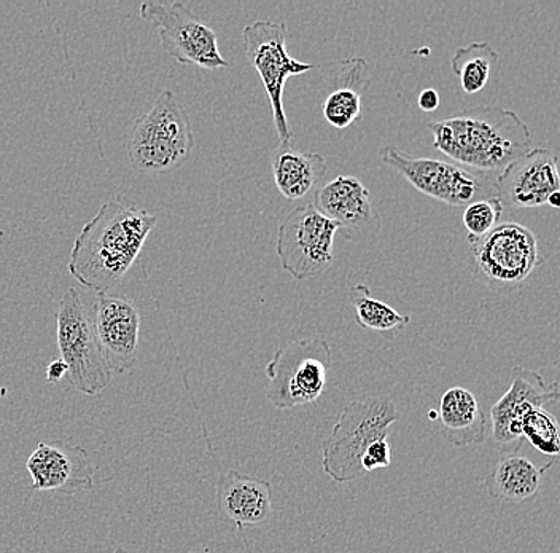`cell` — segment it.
I'll use <instances>...</instances> for the list:
<instances>
[{"mask_svg": "<svg viewBox=\"0 0 560 553\" xmlns=\"http://www.w3.org/2000/svg\"><path fill=\"white\" fill-rule=\"evenodd\" d=\"M339 227L313 205L296 206L279 223L276 252L280 267L296 281L322 275L332 262Z\"/></svg>", "mask_w": 560, "mask_h": 553, "instance_id": "obj_10", "label": "cell"}, {"mask_svg": "<svg viewBox=\"0 0 560 553\" xmlns=\"http://www.w3.org/2000/svg\"><path fill=\"white\" fill-rule=\"evenodd\" d=\"M349 302L355 311L357 324L381 337L395 339L411 322L409 314L398 313L390 304L371 297L370 287L359 283L349 289Z\"/></svg>", "mask_w": 560, "mask_h": 553, "instance_id": "obj_22", "label": "cell"}, {"mask_svg": "<svg viewBox=\"0 0 560 553\" xmlns=\"http://www.w3.org/2000/svg\"><path fill=\"white\" fill-rule=\"evenodd\" d=\"M549 463L537 468L528 458L506 454L486 477L490 498L505 503H523L534 498L541 486L542 474L552 468Z\"/></svg>", "mask_w": 560, "mask_h": 553, "instance_id": "obj_21", "label": "cell"}, {"mask_svg": "<svg viewBox=\"0 0 560 553\" xmlns=\"http://www.w3.org/2000/svg\"><path fill=\"white\" fill-rule=\"evenodd\" d=\"M327 160L320 153L300 152L292 146H279L272 153L271 171L276 187L290 201L315 194L327 174Z\"/></svg>", "mask_w": 560, "mask_h": 553, "instance_id": "obj_20", "label": "cell"}, {"mask_svg": "<svg viewBox=\"0 0 560 553\" xmlns=\"http://www.w3.org/2000/svg\"><path fill=\"white\" fill-rule=\"evenodd\" d=\"M244 50L252 68L260 76L272 108V120L278 131L279 146H290L293 133L283 108V89L287 80L317 69V65L301 62L287 50L289 27L285 23L262 20L243 30Z\"/></svg>", "mask_w": 560, "mask_h": 553, "instance_id": "obj_7", "label": "cell"}, {"mask_svg": "<svg viewBox=\"0 0 560 553\" xmlns=\"http://www.w3.org/2000/svg\"><path fill=\"white\" fill-rule=\"evenodd\" d=\"M440 94H438L436 90L433 89H425L423 91H420L419 97H418V104L420 111L423 112H435L438 107H440Z\"/></svg>", "mask_w": 560, "mask_h": 553, "instance_id": "obj_27", "label": "cell"}, {"mask_svg": "<svg viewBox=\"0 0 560 553\" xmlns=\"http://www.w3.org/2000/svg\"><path fill=\"white\" fill-rule=\"evenodd\" d=\"M156 222L145 209L108 199L75 238L70 276L97 296L107 293L132 267Z\"/></svg>", "mask_w": 560, "mask_h": 553, "instance_id": "obj_1", "label": "cell"}, {"mask_svg": "<svg viewBox=\"0 0 560 553\" xmlns=\"http://www.w3.org/2000/svg\"><path fill=\"white\" fill-rule=\"evenodd\" d=\"M499 61V54L488 42H471L457 48L451 58V69L465 94H476L486 89L490 71Z\"/></svg>", "mask_w": 560, "mask_h": 553, "instance_id": "obj_23", "label": "cell"}, {"mask_svg": "<svg viewBox=\"0 0 560 553\" xmlns=\"http://www.w3.org/2000/svg\"><path fill=\"white\" fill-rule=\"evenodd\" d=\"M470 247L472 272L497 292L520 289L541 264L537 237L516 222L499 223Z\"/></svg>", "mask_w": 560, "mask_h": 553, "instance_id": "obj_8", "label": "cell"}, {"mask_svg": "<svg viewBox=\"0 0 560 553\" xmlns=\"http://www.w3.org/2000/svg\"><path fill=\"white\" fill-rule=\"evenodd\" d=\"M548 205L551 206V208L559 209L560 192H558V194L552 195V197L548 199Z\"/></svg>", "mask_w": 560, "mask_h": 553, "instance_id": "obj_29", "label": "cell"}, {"mask_svg": "<svg viewBox=\"0 0 560 553\" xmlns=\"http://www.w3.org/2000/svg\"><path fill=\"white\" fill-rule=\"evenodd\" d=\"M114 553H129V552L122 551V549H117V551H115Z\"/></svg>", "mask_w": 560, "mask_h": 553, "instance_id": "obj_30", "label": "cell"}, {"mask_svg": "<svg viewBox=\"0 0 560 553\" xmlns=\"http://www.w3.org/2000/svg\"><path fill=\"white\" fill-rule=\"evenodd\" d=\"M441 436L451 446L464 448L478 446L488 437L486 434L485 413L479 407L478 399L465 388H451L440 402Z\"/></svg>", "mask_w": 560, "mask_h": 553, "instance_id": "obj_19", "label": "cell"}, {"mask_svg": "<svg viewBox=\"0 0 560 553\" xmlns=\"http://www.w3.org/2000/svg\"><path fill=\"white\" fill-rule=\"evenodd\" d=\"M371 85L368 62L350 58L331 69V90L325 97L322 114L336 129H346L362 117V96Z\"/></svg>", "mask_w": 560, "mask_h": 553, "instance_id": "obj_18", "label": "cell"}, {"mask_svg": "<svg viewBox=\"0 0 560 553\" xmlns=\"http://www.w3.org/2000/svg\"><path fill=\"white\" fill-rule=\"evenodd\" d=\"M559 395L558 383H546L540 373L514 367L510 390L490 408L495 447L503 453L516 454L523 443L524 416L534 408L558 404Z\"/></svg>", "mask_w": 560, "mask_h": 553, "instance_id": "obj_12", "label": "cell"}, {"mask_svg": "<svg viewBox=\"0 0 560 553\" xmlns=\"http://www.w3.org/2000/svg\"><path fill=\"white\" fill-rule=\"evenodd\" d=\"M56 342L59 359L68 364L70 387L86 395L103 393L110 384L112 373L101 356L90 314L75 287H69L59 300Z\"/></svg>", "mask_w": 560, "mask_h": 553, "instance_id": "obj_9", "label": "cell"}, {"mask_svg": "<svg viewBox=\"0 0 560 553\" xmlns=\"http://www.w3.org/2000/svg\"><path fill=\"white\" fill-rule=\"evenodd\" d=\"M381 160L397 170L416 191L427 197L464 208L478 199L497 197L495 177L476 173L460 164L425 157H411L398 147H381Z\"/></svg>", "mask_w": 560, "mask_h": 553, "instance_id": "obj_6", "label": "cell"}, {"mask_svg": "<svg viewBox=\"0 0 560 553\" xmlns=\"http://www.w3.org/2000/svg\"><path fill=\"white\" fill-rule=\"evenodd\" d=\"M521 434H523V439H527L542 454L552 458L559 457V423L556 416L546 408L537 407L528 412L521 425Z\"/></svg>", "mask_w": 560, "mask_h": 553, "instance_id": "obj_24", "label": "cell"}, {"mask_svg": "<svg viewBox=\"0 0 560 553\" xmlns=\"http://www.w3.org/2000/svg\"><path fill=\"white\" fill-rule=\"evenodd\" d=\"M392 463V448L387 439L376 440L366 448L363 453L362 461H360V468H362L363 474L368 472H374L376 469L388 468Z\"/></svg>", "mask_w": 560, "mask_h": 553, "instance_id": "obj_26", "label": "cell"}, {"mask_svg": "<svg viewBox=\"0 0 560 553\" xmlns=\"http://www.w3.org/2000/svg\"><path fill=\"white\" fill-rule=\"evenodd\" d=\"M140 16L156 27L160 44L180 65L225 69L230 62L220 54L215 31L202 23L184 2H143Z\"/></svg>", "mask_w": 560, "mask_h": 553, "instance_id": "obj_11", "label": "cell"}, {"mask_svg": "<svg viewBox=\"0 0 560 553\" xmlns=\"http://www.w3.org/2000/svg\"><path fill=\"white\" fill-rule=\"evenodd\" d=\"M330 366L327 339H292L266 364V398L280 411L313 404L327 390Z\"/></svg>", "mask_w": 560, "mask_h": 553, "instance_id": "obj_5", "label": "cell"}, {"mask_svg": "<svg viewBox=\"0 0 560 553\" xmlns=\"http://www.w3.org/2000/svg\"><path fill=\"white\" fill-rule=\"evenodd\" d=\"M503 215V203L499 197L478 199L471 205L465 206L464 220L465 230L468 234V243L481 240L489 232L499 226L500 217Z\"/></svg>", "mask_w": 560, "mask_h": 553, "instance_id": "obj_25", "label": "cell"}, {"mask_svg": "<svg viewBox=\"0 0 560 553\" xmlns=\"http://www.w3.org/2000/svg\"><path fill=\"white\" fill-rule=\"evenodd\" d=\"M68 364L62 359L52 360L50 366L47 367V381L50 384L59 383L62 378L68 377Z\"/></svg>", "mask_w": 560, "mask_h": 553, "instance_id": "obj_28", "label": "cell"}, {"mask_svg": "<svg viewBox=\"0 0 560 553\" xmlns=\"http://www.w3.org/2000/svg\"><path fill=\"white\" fill-rule=\"evenodd\" d=\"M559 159L552 150H528L495 177L497 197L514 209L540 208L560 188Z\"/></svg>", "mask_w": 560, "mask_h": 553, "instance_id": "obj_15", "label": "cell"}, {"mask_svg": "<svg viewBox=\"0 0 560 553\" xmlns=\"http://www.w3.org/2000/svg\"><path fill=\"white\" fill-rule=\"evenodd\" d=\"M34 492L77 495L93 488L96 464L80 446L66 442L38 443L26 463Z\"/></svg>", "mask_w": 560, "mask_h": 553, "instance_id": "obj_16", "label": "cell"}, {"mask_svg": "<svg viewBox=\"0 0 560 553\" xmlns=\"http://www.w3.org/2000/svg\"><path fill=\"white\" fill-rule=\"evenodd\" d=\"M126 147L132 170L140 174L167 173L190 159V117L173 91H161L152 108L135 122Z\"/></svg>", "mask_w": 560, "mask_h": 553, "instance_id": "obj_3", "label": "cell"}, {"mask_svg": "<svg viewBox=\"0 0 560 553\" xmlns=\"http://www.w3.org/2000/svg\"><path fill=\"white\" fill-rule=\"evenodd\" d=\"M433 147L455 164L499 176L508 164L532 150V131L516 112L478 106L429 124Z\"/></svg>", "mask_w": 560, "mask_h": 553, "instance_id": "obj_2", "label": "cell"}, {"mask_svg": "<svg viewBox=\"0 0 560 553\" xmlns=\"http://www.w3.org/2000/svg\"><path fill=\"white\" fill-rule=\"evenodd\" d=\"M220 517L234 525L237 531L257 528L269 520L272 512L271 483L230 471L217 485Z\"/></svg>", "mask_w": 560, "mask_h": 553, "instance_id": "obj_17", "label": "cell"}, {"mask_svg": "<svg viewBox=\"0 0 560 553\" xmlns=\"http://www.w3.org/2000/svg\"><path fill=\"white\" fill-rule=\"evenodd\" d=\"M397 405L390 398H366L346 405L330 436L322 446V469L336 483L362 477L363 453L376 440L387 439L398 422Z\"/></svg>", "mask_w": 560, "mask_h": 553, "instance_id": "obj_4", "label": "cell"}, {"mask_svg": "<svg viewBox=\"0 0 560 553\" xmlns=\"http://www.w3.org/2000/svg\"><path fill=\"white\" fill-rule=\"evenodd\" d=\"M97 346L112 376L132 369L139 356L140 313L121 297L97 296L90 316Z\"/></svg>", "mask_w": 560, "mask_h": 553, "instance_id": "obj_13", "label": "cell"}, {"mask_svg": "<svg viewBox=\"0 0 560 553\" xmlns=\"http://www.w3.org/2000/svg\"><path fill=\"white\" fill-rule=\"evenodd\" d=\"M311 205L353 243L373 241L383 229V219L371 201L370 191L357 177L332 178L315 191Z\"/></svg>", "mask_w": 560, "mask_h": 553, "instance_id": "obj_14", "label": "cell"}]
</instances>
